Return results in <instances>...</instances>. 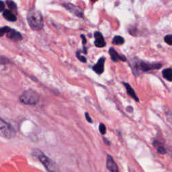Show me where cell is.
Instances as JSON below:
<instances>
[{
	"label": "cell",
	"mask_w": 172,
	"mask_h": 172,
	"mask_svg": "<svg viewBox=\"0 0 172 172\" xmlns=\"http://www.w3.org/2000/svg\"><path fill=\"white\" fill-rule=\"evenodd\" d=\"M27 21L30 28L34 30H41L44 26V20L41 12L36 9H31L27 14Z\"/></svg>",
	"instance_id": "1"
},
{
	"label": "cell",
	"mask_w": 172,
	"mask_h": 172,
	"mask_svg": "<svg viewBox=\"0 0 172 172\" xmlns=\"http://www.w3.org/2000/svg\"><path fill=\"white\" fill-rule=\"evenodd\" d=\"M33 155L38 158V159L43 164L48 172H61L60 169L56 163L53 162L51 159L46 156L40 150L34 149L33 151Z\"/></svg>",
	"instance_id": "2"
},
{
	"label": "cell",
	"mask_w": 172,
	"mask_h": 172,
	"mask_svg": "<svg viewBox=\"0 0 172 172\" xmlns=\"http://www.w3.org/2000/svg\"><path fill=\"white\" fill-rule=\"evenodd\" d=\"M40 98L39 95L34 90H26L20 97L21 102L27 105H34L38 103Z\"/></svg>",
	"instance_id": "3"
},
{
	"label": "cell",
	"mask_w": 172,
	"mask_h": 172,
	"mask_svg": "<svg viewBox=\"0 0 172 172\" xmlns=\"http://www.w3.org/2000/svg\"><path fill=\"white\" fill-rule=\"evenodd\" d=\"M0 134L3 137L11 139L16 136V131L12 125L1 118L0 121Z\"/></svg>",
	"instance_id": "4"
},
{
	"label": "cell",
	"mask_w": 172,
	"mask_h": 172,
	"mask_svg": "<svg viewBox=\"0 0 172 172\" xmlns=\"http://www.w3.org/2000/svg\"><path fill=\"white\" fill-rule=\"evenodd\" d=\"M4 34H6L8 38L14 40V41H19L22 40V36L20 33L14 29H12V28L8 27V26H3L0 30L1 36H3Z\"/></svg>",
	"instance_id": "5"
},
{
	"label": "cell",
	"mask_w": 172,
	"mask_h": 172,
	"mask_svg": "<svg viewBox=\"0 0 172 172\" xmlns=\"http://www.w3.org/2000/svg\"><path fill=\"white\" fill-rule=\"evenodd\" d=\"M136 69L142 71L143 72H147L152 69H158L162 67V65L160 63H148L143 61H138L137 63L135 64Z\"/></svg>",
	"instance_id": "6"
},
{
	"label": "cell",
	"mask_w": 172,
	"mask_h": 172,
	"mask_svg": "<svg viewBox=\"0 0 172 172\" xmlns=\"http://www.w3.org/2000/svg\"><path fill=\"white\" fill-rule=\"evenodd\" d=\"M63 6L67 9V10H69L70 12H71L73 14L76 15V16L79 17H83V13L82 10L78 7L77 6H75L73 4L71 3H65L63 4Z\"/></svg>",
	"instance_id": "7"
},
{
	"label": "cell",
	"mask_w": 172,
	"mask_h": 172,
	"mask_svg": "<svg viewBox=\"0 0 172 172\" xmlns=\"http://www.w3.org/2000/svg\"><path fill=\"white\" fill-rule=\"evenodd\" d=\"M105 61L106 58L104 57H101V58L99 59L98 62L96 64L93 66L92 67V69H93L95 73H96L97 74L101 75L104 71V64H105Z\"/></svg>",
	"instance_id": "8"
},
{
	"label": "cell",
	"mask_w": 172,
	"mask_h": 172,
	"mask_svg": "<svg viewBox=\"0 0 172 172\" xmlns=\"http://www.w3.org/2000/svg\"><path fill=\"white\" fill-rule=\"evenodd\" d=\"M94 45L98 48H103L106 46V42L103 38L102 34L100 32H95L94 33Z\"/></svg>",
	"instance_id": "9"
},
{
	"label": "cell",
	"mask_w": 172,
	"mask_h": 172,
	"mask_svg": "<svg viewBox=\"0 0 172 172\" xmlns=\"http://www.w3.org/2000/svg\"><path fill=\"white\" fill-rule=\"evenodd\" d=\"M109 54H110V57H111L112 60L114 62H117V61H127V58H126L124 56L118 54V52L112 47L110 48Z\"/></svg>",
	"instance_id": "10"
},
{
	"label": "cell",
	"mask_w": 172,
	"mask_h": 172,
	"mask_svg": "<svg viewBox=\"0 0 172 172\" xmlns=\"http://www.w3.org/2000/svg\"><path fill=\"white\" fill-rule=\"evenodd\" d=\"M106 167L110 172H119L117 165L111 156L108 155L106 159Z\"/></svg>",
	"instance_id": "11"
},
{
	"label": "cell",
	"mask_w": 172,
	"mask_h": 172,
	"mask_svg": "<svg viewBox=\"0 0 172 172\" xmlns=\"http://www.w3.org/2000/svg\"><path fill=\"white\" fill-rule=\"evenodd\" d=\"M3 17L7 20L10 22H16L17 20V17L14 13H13L11 10H5L3 11V12L2 13Z\"/></svg>",
	"instance_id": "12"
},
{
	"label": "cell",
	"mask_w": 172,
	"mask_h": 172,
	"mask_svg": "<svg viewBox=\"0 0 172 172\" xmlns=\"http://www.w3.org/2000/svg\"><path fill=\"white\" fill-rule=\"evenodd\" d=\"M123 84H124V85L125 86V87H126V89H127L128 94H129L130 96H131L134 100L136 101V102H138L139 100H138V98L137 96H136L135 92H134V90L133 89V88L131 87V85H130L129 83H123Z\"/></svg>",
	"instance_id": "13"
},
{
	"label": "cell",
	"mask_w": 172,
	"mask_h": 172,
	"mask_svg": "<svg viewBox=\"0 0 172 172\" xmlns=\"http://www.w3.org/2000/svg\"><path fill=\"white\" fill-rule=\"evenodd\" d=\"M163 76L165 79H166L168 81H172V69L171 68H167L165 69L162 72Z\"/></svg>",
	"instance_id": "14"
},
{
	"label": "cell",
	"mask_w": 172,
	"mask_h": 172,
	"mask_svg": "<svg viewBox=\"0 0 172 172\" xmlns=\"http://www.w3.org/2000/svg\"><path fill=\"white\" fill-rule=\"evenodd\" d=\"M124 38L120 36H115L112 40V43L116 45H121L124 43Z\"/></svg>",
	"instance_id": "15"
},
{
	"label": "cell",
	"mask_w": 172,
	"mask_h": 172,
	"mask_svg": "<svg viewBox=\"0 0 172 172\" xmlns=\"http://www.w3.org/2000/svg\"><path fill=\"white\" fill-rule=\"evenodd\" d=\"M154 145H155V147L157 149V151L158 153H159L160 154H165L166 153V149H165V147L160 144L159 142H156L155 141L154 142Z\"/></svg>",
	"instance_id": "16"
},
{
	"label": "cell",
	"mask_w": 172,
	"mask_h": 172,
	"mask_svg": "<svg viewBox=\"0 0 172 172\" xmlns=\"http://www.w3.org/2000/svg\"><path fill=\"white\" fill-rule=\"evenodd\" d=\"M6 3L8 4V8L10 9L11 11L12 12H14L15 13H16L17 14V5L16 4V3H15L14 1H6Z\"/></svg>",
	"instance_id": "17"
},
{
	"label": "cell",
	"mask_w": 172,
	"mask_h": 172,
	"mask_svg": "<svg viewBox=\"0 0 172 172\" xmlns=\"http://www.w3.org/2000/svg\"><path fill=\"white\" fill-rule=\"evenodd\" d=\"M81 50H78V51H77V52H76L77 57H78L79 60L80 61H81V62L86 63V62H87V59H86V58L85 57H83L81 55Z\"/></svg>",
	"instance_id": "18"
},
{
	"label": "cell",
	"mask_w": 172,
	"mask_h": 172,
	"mask_svg": "<svg viewBox=\"0 0 172 172\" xmlns=\"http://www.w3.org/2000/svg\"><path fill=\"white\" fill-rule=\"evenodd\" d=\"M99 130H100V133L102 134H106V126L103 124V123H100V127H99Z\"/></svg>",
	"instance_id": "19"
},
{
	"label": "cell",
	"mask_w": 172,
	"mask_h": 172,
	"mask_svg": "<svg viewBox=\"0 0 172 172\" xmlns=\"http://www.w3.org/2000/svg\"><path fill=\"white\" fill-rule=\"evenodd\" d=\"M165 42L169 45H172V35H167L165 37Z\"/></svg>",
	"instance_id": "20"
},
{
	"label": "cell",
	"mask_w": 172,
	"mask_h": 172,
	"mask_svg": "<svg viewBox=\"0 0 172 172\" xmlns=\"http://www.w3.org/2000/svg\"><path fill=\"white\" fill-rule=\"evenodd\" d=\"M5 10V3L3 1H0V12L3 13Z\"/></svg>",
	"instance_id": "21"
},
{
	"label": "cell",
	"mask_w": 172,
	"mask_h": 172,
	"mask_svg": "<svg viewBox=\"0 0 172 172\" xmlns=\"http://www.w3.org/2000/svg\"><path fill=\"white\" fill-rule=\"evenodd\" d=\"M85 116L86 120H87V121L88 122H89V123H92V122H93V120H92L91 117H90V116H89V114H88L87 112H85Z\"/></svg>",
	"instance_id": "22"
},
{
	"label": "cell",
	"mask_w": 172,
	"mask_h": 172,
	"mask_svg": "<svg viewBox=\"0 0 172 172\" xmlns=\"http://www.w3.org/2000/svg\"><path fill=\"white\" fill-rule=\"evenodd\" d=\"M81 38H82V43H83V45H85L86 43H87V40H86V38H85V35L84 34H81Z\"/></svg>",
	"instance_id": "23"
}]
</instances>
